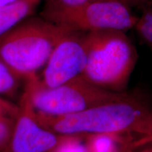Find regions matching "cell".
<instances>
[{
	"instance_id": "1",
	"label": "cell",
	"mask_w": 152,
	"mask_h": 152,
	"mask_svg": "<svg viewBox=\"0 0 152 152\" xmlns=\"http://www.w3.org/2000/svg\"><path fill=\"white\" fill-rule=\"evenodd\" d=\"M35 115L42 126L59 135L118 133L137 137L145 145L152 140V106L131 94L71 115Z\"/></svg>"
},
{
	"instance_id": "2",
	"label": "cell",
	"mask_w": 152,
	"mask_h": 152,
	"mask_svg": "<svg viewBox=\"0 0 152 152\" xmlns=\"http://www.w3.org/2000/svg\"><path fill=\"white\" fill-rule=\"evenodd\" d=\"M71 31L30 16L0 37V59L23 80L45 67L53 50Z\"/></svg>"
},
{
	"instance_id": "3",
	"label": "cell",
	"mask_w": 152,
	"mask_h": 152,
	"mask_svg": "<svg viewBox=\"0 0 152 152\" xmlns=\"http://www.w3.org/2000/svg\"><path fill=\"white\" fill-rule=\"evenodd\" d=\"M87 62L82 77L104 90L125 92L137 61V52L125 32L85 33Z\"/></svg>"
},
{
	"instance_id": "4",
	"label": "cell",
	"mask_w": 152,
	"mask_h": 152,
	"mask_svg": "<svg viewBox=\"0 0 152 152\" xmlns=\"http://www.w3.org/2000/svg\"><path fill=\"white\" fill-rule=\"evenodd\" d=\"M23 92L36 113L53 116L71 115L94 106L127 97L126 92L106 90L89 83L82 76L58 87H44L38 75L24 80Z\"/></svg>"
},
{
	"instance_id": "5",
	"label": "cell",
	"mask_w": 152,
	"mask_h": 152,
	"mask_svg": "<svg viewBox=\"0 0 152 152\" xmlns=\"http://www.w3.org/2000/svg\"><path fill=\"white\" fill-rule=\"evenodd\" d=\"M47 20L77 33L102 30L126 32L134 27L137 17L118 0H101L62 11Z\"/></svg>"
},
{
	"instance_id": "6",
	"label": "cell",
	"mask_w": 152,
	"mask_h": 152,
	"mask_svg": "<svg viewBox=\"0 0 152 152\" xmlns=\"http://www.w3.org/2000/svg\"><path fill=\"white\" fill-rule=\"evenodd\" d=\"M86 62L85 33L71 32L55 47L38 80L44 87H58L81 76Z\"/></svg>"
},
{
	"instance_id": "7",
	"label": "cell",
	"mask_w": 152,
	"mask_h": 152,
	"mask_svg": "<svg viewBox=\"0 0 152 152\" xmlns=\"http://www.w3.org/2000/svg\"><path fill=\"white\" fill-rule=\"evenodd\" d=\"M12 135L5 152H49L60 136L47 130L36 119L35 111L23 92Z\"/></svg>"
},
{
	"instance_id": "8",
	"label": "cell",
	"mask_w": 152,
	"mask_h": 152,
	"mask_svg": "<svg viewBox=\"0 0 152 152\" xmlns=\"http://www.w3.org/2000/svg\"><path fill=\"white\" fill-rule=\"evenodd\" d=\"M89 152H134L142 140L130 134H92L84 135Z\"/></svg>"
},
{
	"instance_id": "9",
	"label": "cell",
	"mask_w": 152,
	"mask_h": 152,
	"mask_svg": "<svg viewBox=\"0 0 152 152\" xmlns=\"http://www.w3.org/2000/svg\"><path fill=\"white\" fill-rule=\"evenodd\" d=\"M42 0H18L0 7V37L18 23L33 16Z\"/></svg>"
},
{
	"instance_id": "10",
	"label": "cell",
	"mask_w": 152,
	"mask_h": 152,
	"mask_svg": "<svg viewBox=\"0 0 152 152\" xmlns=\"http://www.w3.org/2000/svg\"><path fill=\"white\" fill-rule=\"evenodd\" d=\"M96 1L101 0H45L39 16L47 20L62 11Z\"/></svg>"
},
{
	"instance_id": "11",
	"label": "cell",
	"mask_w": 152,
	"mask_h": 152,
	"mask_svg": "<svg viewBox=\"0 0 152 152\" xmlns=\"http://www.w3.org/2000/svg\"><path fill=\"white\" fill-rule=\"evenodd\" d=\"M23 79L0 59V95L14 96L20 88Z\"/></svg>"
},
{
	"instance_id": "12",
	"label": "cell",
	"mask_w": 152,
	"mask_h": 152,
	"mask_svg": "<svg viewBox=\"0 0 152 152\" xmlns=\"http://www.w3.org/2000/svg\"><path fill=\"white\" fill-rule=\"evenodd\" d=\"M49 152H89L84 135L64 134Z\"/></svg>"
},
{
	"instance_id": "13",
	"label": "cell",
	"mask_w": 152,
	"mask_h": 152,
	"mask_svg": "<svg viewBox=\"0 0 152 152\" xmlns=\"http://www.w3.org/2000/svg\"><path fill=\"white\" fill-rule=\"evenodd\" d=\"M137 32L142 39L152 48V8L142 14L134 26Z\"/></svg>"
},
{
	"instance_id": "14",
	"label": "cell",
	"mask_w": 152,
	"mask_h": 152,
	"mask_svg": "<svg viewBox=\"0 0 152 152\" xmlns=\"http://www.w3.org/2000/svg\"><path fill=\"white\" fill-rule=\"evenodd\" d=\"M16 118H0V151L5 152L10 142Z\"/></svg>"
},
{
	"instance_id": "15",
	"label": "cell",
	"mask_w": 152,
	"mask_h": 152,
	"mask_svg": "<svg viewBox=\"0 0 152 152\" xmlns=\"http://www.w3.org/2000/svg\"><path fill=\"white\" fill-rule=\"evenodd\" d=\"M19 113V106L0 96V118H16Z\"/></svg>"
},
{
	"instance_id": "16",
	"label": "cell",
	"mask_w": 152,
	"mask_h": 152,
	"mask_svg": "<svg viewBox=\"0 0 152 152\" xmlns=\"http://www.w3.org/2000/svg\"><path fill=\"white\" fill-rule=\"evenodd\" d=\"M118 1L130 9L131 7H137V6L141 5L142 4L147 2L149 0H118Z\"/></svg>"
},
{
	"instance_id": "17",
	"label": "cell",
	"mask_w": 152,
	"mask_h": 152,
	"mask_svg": "<svg viewBox=\"0 0 152 152\" xmlns=\"http://www.w3.org/2000/svg\"><path fill=\"white\" fill-rule=\"evenodd\" d=\"M135 152H152V140L149 144L144 145Z\"/></svg>"
},
{
	"instance_id": "18",
	"label": "cell",
	"mask_w": 152,
	"mask_h": 152,
	"mask_svg": "<svg viewBox=\"0 0 152 152\" xmlns=\"http://www.w3.org/2000/svg\"><path fill=\"white\" fill-rule=\"evenodd\" d=\"M17 1H18V0H0V7L11 4L16 2Z\"/></svg>"
}]
</instances>
